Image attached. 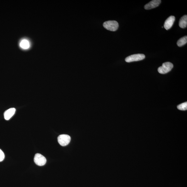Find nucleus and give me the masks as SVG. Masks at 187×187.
<instances>
[{
	"label": "nucleus",
	"instance_id": "1",
	"mask_svg": "<svg viewBox=\"0 0 187 187\" xmlns=\"http://www.w3.org/2000/svg\"><path fill=\"white\" fill-rule=\"evenodd\" d=\"M103 25L107 30L112 31L117 30L119 28V24L115 21H106L103 23Z\"/></svg>",
	"mask_w": 187,
	"mask_h": 187
},
{
	"label": "nucleus",
	"instance_id": "2",
	"mask_svg": "<svg viewBox=\"0 0 187 187\" xmlns=\"http://www.w3.org/2000/svg\"><path fill=\"white\" fill-rule=\"evenodd\" d=\"M173 67V65L169 62H165L162 64V66L158 69V71L161 74H165L171 71Z\"/></svg>",
	"mask_w": 187,
	"mask_h": 187
},
{
	"label": "nucleus",
	"instance_id": "3",
	"mask_svg": "<svg viewBox=\"0 0 187 187\" xmlns=\"http://www.w3.org/2000/svg\"><path fill=\"white\" fill-rule=\"evenodd\" d=\"M71 140V137L67 135H62L58 138V142L62 146H65L68 145Z\"/></svg>",
	"mask_w": 187,
	"mask_h": 187
},
{
	"label": "nucleus",
	"instance_id": "4",
	"mask_svg": "<svg viewBox=\"0 0 187 187\" xmlns=\"http://www.w3.org/2000/svg\"><path fill=\"white\" fill-rule=\"evenodd\" d=\"M145 56L143 54H137L130 55L126 58L125 59L126 62H134L139 61L145 59Z\"/></svg>",
	"mask_w": 187,
	"mask_h": 187
},
{
	"label": "nucleus",
	"instance_id": "5",
	"mask_svg": "<svg viewBox=\"0 0 187 187\" xmlns=\"http://www.w3.org/2000/svg\"><path fill=\"white\" fill-rule=\"evenodd\" d=\"M34 162L39 166L44 165L47 162L45 158L40 154H36L34 158Z\"/></svg>",
	"mask_w": 187,
	"mask_h": 187
},
{
	"label": "nucleus",
	"instance_id": "6",
	"mask_svg": "<svg viewBox=\"0 0 187 187\" xmlns=\"http://www.w3.org/2000/svg\"><path fill=\"white\" fill-rule=\"evenodd\" d=\"M161 2V0H153L145 5L144 6L145 9L149 10L156 8L159 5Z\"/></svg>",
	"mask_w": 187,
	"mask_h": 187
},
{
	"label": "nucleus",
	"instance_id": "7",
	"mask_svg": "<svg viewBox=\"0 0 187 187\" xmlns=\"http://www.w3.org/2000/svg\"><path fill=\"white\" fill-rule=\"evenodd\" d=\"M175 16H171L167 18L165 21L164 24V27L166 30H168L170 29L175 21Z\"/></svg>",
	"mask_w": 187,
	"mask_h": 187
},
{
	"label": "nucleus",
	"instance_id": "8",
	"mask_svg": "<svg viewBox=\"0 0 187 187\" xmlns=\"http://www.w3.org/2000/svg\"><path fill=\"white\" fill-rule=\"evenodd\" d=\"M16 109L14 108H12L8 109L5 112L4 116L5 119L8 120L13 116L15 113Z\"/></svg>",
	"mask_w": 187,
	"mask_h": 187
},
{
	"label": "nucleus",
	"instance_id": "9",
	"mask_svg": "<svg viewBox=\"0 0 187 187\" xmlns=\"http://www.w3.org/2000/svg\"><path fill=\"white\" fill-rule=\"evenodd\" d=\"M179 25L182 28H186L187 25V16L184 15L182 17L179 21Z\"/></svg>",
	"mask_w": 187,
	"mask_h": 187
},
{
	"label": "nucleus",
	"instance_id": "10",
	"mask_svg": "<svg viewBox=\"0 0 187 187\" xmlns=\"http://www.w3.org/2000/svg\"><path fill=\"white\" fill-rule=\"evenodd\" d=\"M187 42V36H185L179 39L177 42V44L179 47H182Z\"/></svg>",
	"mask_w": 187,
	"mask_h": 187
},
{
	"label": "nucleus",
	"instance_id": "11",
	"mask_svg": "<svg viewBox=\"0 0 187 187\" xmlns=\"http://www.w3.org/2000/svg\"><path fill=\"white\" fill-rule=\"evenodd\" d=\"M20 46L24 49H27L30 47V45L28 40H24L22 41L20 43Z\"/></svg>",
	"mask_w": 187,
	"mask_h": 187
},
{
	"label": "nucleus",
	"instance_id": "12",
	"mask_svg": "<svg viewBox=\"0 0 187 187\" xmlns=\"http://www.w3.org/2000/svg\"><path fill=\"white\" fill-rule=\"evenodd\" d=\"M177 108L179 110L182 111H185L187 110V102H185L179 104L177 106Z\"/></svg>",
	"mask_w": 187,
	"mask_h": 187
},
{
	"label": "nucleus",
	"instance_id": "13",
	"mask_svg": "<svg viewBox=\"0 0 187 187\" xmlns=\"http://www.w3.org/2000/svg\"><path fill=\"white\" fill-rule=\"evenodd\" d=\"M5 159V155L2 150L0 149V162L3 161Z\"/></svg>",
	"mask_w": 187,
	"mask_h": 187
}]
</instances>
